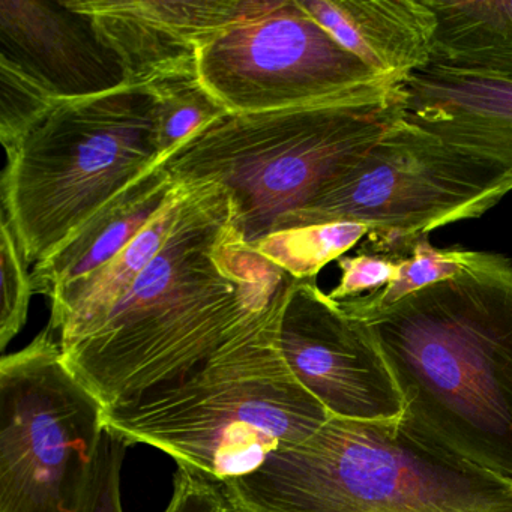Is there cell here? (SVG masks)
Masks as SVG:
<instances>
[{"mask_svg":"<svg viewBox=\"0 0 512 512\" xmlns=\"http://www.w3.org/2000/svg\"><path fill=\"white\" fill-rule=\"evenodd\" d=\"M293 281L245 241L233 194L217 182H194L160 253L62 356L107 409L220 352Z\"/></svg>","mask_w":512,"mask_h":512,"instance_id":"6da1fadb","label":"cell"},{"mask_svg":"<svg viewBox=\"0 0 512 512\" xmlns=\"http://www.w3.org/2000/svg\"><path fill=\"white\" fill-rule=\"evenodd\" d=\"M403 418L512 482V260L469 250L455 277L362 320Z\"/></svg>","mask_w":512,"mask_h":512,"instance_id":"7a4b0ae2","label":"cell"},{"mask_svg":"<svg viewBox=\"0 0 512 512\" xmlns=\"http://www.w3.org/2000/svg\"><path fill=\"white\" fill-rule=\"evenodd\" d=\"M290 289L211 358L107 407L106 430L128 446H154L181 469L220 485L256 472L278 449L316 433L331 416L299 385L278 349V320Z\"/></svg>","mask_w":512,"mask_h":512,"instance_id":"3957f363","label":"cell"},{"mask_svg":"<svg viewBox=\"0 0 512 512\" xmlns=\"http://www.w3.org/2000/svg\"><path fill=\"white\" fill-rule=\"evenodd\" d=\"M238 512H512V482L401 416L331 418L223 485Z\"/></svg>","mask_w":512,"mask_h":512,"instance_id":"277c9868","label":"cell"},{"mask_svg":"<svg viewBox=\"0 0 512 512\" xmlns=\"http://www.w3.org/2000/svg\"><path fill=\"white\" fill-rule=\"evenodd\" d=\"M404 83L388 80L290 109L224 113L160 166L176 181L224 185L250 245L352 169L406 110Z\"/></svg>","mask_w":512,"mask_h":512,"instance_id":"5b68a950","label":"cell"},{"mask_svg":"<svg viewBox=\"0 0 512 512\" xmlns=\"http://www.w3.org/2000/svg\"><path fill=\"white\" fill-rule=\"evenodd\" d=\"M5 154L2 214L37 265L161 163L154 94L124 85L59 98Z\"/></svg>","mask_w":512,"mask_h":512,"instance_id":"8992f818","label":"cell"},{"mask_svg":"<svg viewBox=\"0 0 512 512\" xmlns=\"http://www.w3.org/2000/svg\"><path fill=\"white\" fill-rule=\"evenodd\" d=\"M511 191L508 170L449 145L404 113L352 169L271 233L353 221L370 227L362 253L398 260L416 239L481 217Z\"/></svg>","mask_w":512,"mask_h":512,"instance_id":"52a82bcc","label":"cell"},{"mask_svg":"<svg viewBox=\"0 0 512 512\" xmlns=\"http://www.w3.org/2000/svg\"><path fill=\"white\" fill-rule=\"evenodd\" d=\"M103 401L49 328L0 359V512H94Z\"/></svg>","mask_w":512,"mask_h":512,"instance_id":"ba28073f","label":"cell"},{"mask_svg":"<svg viewBox=\"0 0 512 512\" xmlns=\"http://www.w3.org/2000/svg\"><path fill=\"white\" fill-rule=\"evenodd\" d=\"M197 73L229 113L307 106L391 80L343 49L299 0H242L241 16L200 49Z\"/></svg>","mask_w":512,"mask_h":512,"instance_id":"9c48e42d","label":"cell"},{"mask_svg":"<svg viewBox=\"0 0 512 512\" xmlns=\"http://www.w3.org/2000/svg\"><path fill=\"white\" fill-rule=\"evenodd\" d=\"M277 343L299 385L331 418L380 422L403 416L400 389L370 329L316 280L293 283L278 320Z\"/></svg>","mask_w":512,"mask_h":512,"instance_id":"30bf717a","label":"cell"},{"mask_svg":"<svg viewBox=\"0 0 512 512\" xmlns=\"http://www.w3.org/2000/svg\"><path fill=\"white\" fill-rule=\"evenodd\" d=\"M115 53L125 83L151 86L199 77L200 49L229 28L242 0H65Z\"/></svg>","mask_w":512,"mask_h":512,"instance_id":"8fae6325","label":"cell"},{"mask_svg":"<svg viewBox=\"0 0 512 512\" xmlns=\"http://www.w3.org/2000/svg\"><path fill=\"white\" fill-rule=\"evenodd\" d=\"M0 46L2 58L58 98L91 97L127 85L115 53L67 2L0 0Z\"/></svg>","mask_w":512,"mask_h":512,"instance_id":"7c38bea8","label":"cell"},{"mask_svg":"<svg viewBox=\"0 0 512 512\" xmlns=\"http://www.w3.org/2000/svg\"><path fill=\"white\" fill-rule=\"evenodd\" d=\"M404 94L409 121L512 175V82L428 67Z\"/></svg>","mask_w":512,"mask_h":512,"instance_id":"4fadbf2b","label":"cell"},{"mask_svg":"<svg viewBox=\"0 0 512 512\" xmlns=\"http://www.w3.org/2000/svg\"><path fill=\"white\" fill-rule=\"evenodd\" d=\"M350 55L383 79L430 67L437 16L428 0H299Z\"/></svg>","mask_w":512,"mask_h":512,"instance_id":"5bb4252c","label":"cell"},{"mask_svg":"<svg viewBox=\"0 0 512 512\" xmlns=\"http://www.w3.org/2000/svg\"><path fill=\"white\" fill-rule=\"evenodd\" d=\"M158 164L128 185L73 238L31 271L35 293L50 302L109 265L184 190Z\"/></svg>","mask_w":512,"mask_h":512,"instance_id":"9a60e30c","label":"cell"},{"mask_svg":"<svg viewBox=\"0 0 512 512\" xmlns=\"http://www.w3.org/2000/svg\"><path fill=\"white\" fill-rule=\"evenodd\" d=\"M437 16L430 67L512 82V0H428Z\"/></svg>","mask_w":512,"mask_h":512,"instance_id":"2e32d148","label":"cell"},{"mask_svg":"<svg viewBox=\"0 0 512 512\" xmlns=\"http://www.w3.org/2000/svg\"><path fill=\"white\" fill-rule=\"evenodd\" d=\"M368 233L365 224L335 221L274 232L253 247L293 280H316L326 265L344 257Z\"/></svg>","mask_w":512,"mask_h":512,"instance_id":"e0dca14e","label":"cell"},{"mask_svg":"<svg viewBox=\"0 0 512 512\" xmlns=\"http://www.w3.org/2000/svg\"><path fill=\"white\" fill-rule=\"evenodd\" d=\"M127 443L104 431L98 463V490L94 512H124L121 469ZM164 512H238L223 485L179 467L173 478V494Z\"/></svg>","mask_w":512,"mask_h":512,"instance_id":"ac0fdd59","label":"cell"},{"mask_svg":"<svg viewBox=\"0 0 512 512\" xmlns=\"http://www.w3.org/2000/svg\"><path fill=\"white\" fill-rule=\"evenodd\" d=\"M467 256L469 250L466 248H436L431 245L428 235L421 236L410 253L397 260V275L388 286L340 302L341 308L355 319H368L425 287L455 277L466 265Z\"/></svg>","mask_w":512,"mask_h":512,"instance_id":"d6986e66","label":"cell"},{"mask_svg":"<svg viewBox=\"0 0 512 512\" xmlns=\"http://www.w3.org/2000/svg\"><path fill=\"white\" fill-rule=\"evenodd\" d=\"M149 89L157 103L158 148L161 161L200 128L227 113V110L206 91L199 77L167 80Z\"/></svg>","mask_w":512,"mask_h":512,"instance_id":"ffe728a7","label":"cell"},{"mask_svg":"<svg viewBox=\"0 0 512 512\" xmlns=\"http://www.w3.org/2000/svg\"><path fill=\"white\" fill-rule=\"evenodd\" d=\"M58 100L49 86L0 56V140L4 149L16 145Z\"/></svg>","mask_w":512,"mask_h":512,"instance_id":"44dd1931","label":"cell"},{"mask_svg":"<svg viewBox=\"0 0 512 512\" xmlns=\"http://www.w3.org/2000/svg\"><path fill=\"white\" fill-rule=\"evenodd\" d=\"M0 224V271H2V299H0V349L22 331L28 319L29 304L35 295L29 263L23 256L16 233L4 214Z\"/></svg>","mask_w":512,"mask_h":512,"instance_id":"7402d4cb","label":"cell"},{"mask_svg":"<svg viewBox=\"0 0 512 512\" xmlns=\"http://www.w3.org/2000/svg\"><path fill=\"white\" fill-rule=\"evenodd\" d=\"M337 265L341 271L340 283L328 293L329 298L337 302L383 289L394 280L398 271L397 260L362 251L356 256L341 257L337 260Z\"/></svg>","mask_w":512,"mask_h":512,"instance_id":"603a6c76","label":"cell"}]
</instances>
